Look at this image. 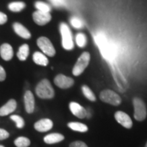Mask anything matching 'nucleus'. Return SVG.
I'll use <instances>...</instances> for the list:
<instances>
[{"mask_svg":"<svg viewBox=\"0 0 147 147\" xmlns=\"http://www.w3.org/2000/svg\"><path fill=\"white\" fill-rule=\"evenodd\" d=\"M82 91L86 98L88 99L89 100L91 101V102H94V101L96 100V97H95V94L91 91V89L89 87H87V85L82 86Z\"/></svg>","mask_w":147,"mask_h":147,"instance_id":"24","label":"nucleus"},{"mask_svg":"<svg viewBox=\"0 0 147 147\" xmlns=\"http://www.w3.org/2000/svg\"><path fill=\"white\" fill-rule=\"evenodd\" d=\"M37 45L44 53V54L47 55L48 56L53 57L56 53L52 42L49 38H46V37L42 36L38 38L37 40Z\"/></svg>","mask_w":147,"mask_h":147,"instance_id":"7","label":"nucleus"},{"mask_svg":"<svg viewBox=\"0 0 147 147\" xmlns=\"http://www.w3.org/2000/svg\"><path fill=\"white\" fill-rule=\"evenodd\" d=\"M69 110L74 115L80 119H84L86 117V109L77 102H71L69 103Z\"/></svg>","mask_w":147,"mask_h":147,"instance_id":"14","label":"nucleus"},{"mask_svg":"<svg viewBox=\"0 0 147 147\" xmlns=\"http://www.w3.org/2000/svg\"><path fill=\"white\" fill-rule=\"evenodd\" d=\"M26 5L23 1H14L9 3L8 8L9 10L14 12H18L23 10L25 8Z\"/></svg>","mask_w":147,"mask_h":147,"instance_id":"22","label":"nucleus"},{"mask_svg":"<svg viewBox=\"0 0 147 147\" xmlns=\"http://www.w3.org/2000/svg\"><path fill=\"white\" fill-rule=\"evenodd\" d=\"M6 78V73L3 67L1 65H0V82H2L5 80Z\"/></svg>","mask_w":147,"mask_h":147,"instance_id":"31","label":"nucleus"},{"mask_svg":"<svg viewBox=\"0 0 147 147\" xmlns=\"http://www.w3.org/2000/svg\"><path fill=\"white\" fill-rule=\"evenodd\" d=\"M100 100L113 106H119L121 103V98L115 91L110 89L104 90L100 93Z\"/></svg>","mask_w":147,"mask_h":147,"instance_id":"6","label":"nucleus"},{"mask_svg":"<svg viewBox=\"0 0 147 147\" xmlns=\"http://www.w3.org/2000/svg\"><path fill=\"white\" fill-rule=\"evenodd\" d=\"M60 32L62 36V46L65 50L70 51L74 49V42L71 30L67 24L65 23H61Z\"/></svg>","mask_w":147,"mask_h":147,"instance_id":"3","label":"nucleus"},{"mask_svg":"<svg viewBox=\"0 0 147 147\" xmlns=\"http://www.w3.org/2000/svg\"><path fill=\"white\" fill-rule=\"evenodd\" d=\"M29 54V47L28 45L25 44L21 46L17 53V57L20 61H25L28 57Z\"/></svg>","mask_w":147,"mask_h":147,"instance_id":"20","label":"nucleus"},{"mask_svg":"<svg viewBox=\"0 0 147 147\" xmlns=\"http://www.w3.org/2000/svg\"><path fill=\"white\" fill-rule=\"evenodd\" d=\"M24 102H25V110L27 113L32 114L35 109V99L32 91H27L24 95Z\"/></svg>","mask_w":147,"mask_h":147,"instance_id":"12","label":"nucleus"},{"mask_svg":"<svg viewBox=\"0 0 147 147\" xmlns=\"http://www.w3.org/2000/svg\"><path fill=\"white\" fill-rule=\"evenodd\" d=\"M9 136H10V134L6 130L0 128V140L7 139Z\"/></svg>","mask_w":147,"mask_h":147,"instance_id":"30","label":"nucleus"},{"mask_svg":"<svg viewBox=\"0 0 147 147\" xmlns=\"http://www.w3.org/2000/svg\"><path fill=\"white\" fill-rule=\"evenodd\" d=\"M51 1L53 3V4L55 5H62L64 3V0H51Z\"/></svg>","mask_w":147,"mask_h":147,"instance_id":"33","label":"nucleus"},{"mask_svg":"<svg viewBox=\"0 0 147 147\" xmlns=\"http://www.w3.org/2000/svg\"><path fill=\"white\" fill-rule=\"evenodd\" d=\"M86 112H87V114H86V117L88 119H90L92 116V112L90 108H88L87 110H86Z\"/></svg>","mask_w":147,"mask_h":147,"instance_id":"34","label":"nucleus"},{"mask_svg":"<svg viewBox=\"0 0 147 147\" xmlns=\"http://www.w3.org/2000/svg\"><path fill=\"white\" fill-rule=\"evenodd\" d=\"M70 23L76 29H81L84 26L83 21L80 18L77 17V16H74V17L71 18Z\"/></svg>","mask_w":147,"mask_h":147,"instance_id":"28","label":"nucleus"},{"mask_svg":"<svg viewBox=\"0 0 147 147\" xmlns=\"http://www.w3.org/2000/svg\"><path fill=\"white\" fill-rule=\"evenodd\" d=\"M95 41H96L97 45H98L99 49H100L101 53L104 59L107 60H111L113 59L112 57L115 56V54L113 53L114 49L111 47V45L107 38L102 33H98L95 36Z\"/></svg>","mask_w":147,"mask_h":147,"instance_id":"1","label":"nucleus"},{"mask_svg":"<svg viewBox=\"0 0 147 147\" xmlns=\"http://www.w3.org/2000/svg\"><path fill=\"white\" fill-rule=\"evenodd\" d=\"M36 93L41 99H52L55 96L54 89L47 79H43L38 84L36 88Z\"/></svg>","mask_w":147,"mask_h":147,"instance_id":"2","label":"nucleus"},{"mask_svg":"<svg viewBox=\"0 0 147 147\" xmlns=\"http://www.w3.org/2000/svg\"><path fill=\"white\" fill-rule=\"evenodd\" d=\"M53 121L49 119H42L34 124V128L39 132H46L52 129Z\"/></svg>","mask_w":147,"mask_h":147,"instance_id":"13","label":"nucleus"},{"mask_svg":"<svg viewBox=\"0 0 147 147\" xmlns=\"http://www.w3.org/2000/svg\"><path fill=\"white\" fill-rule=\"evenodd\" d=\"M10 119H12L14 122H15L16 127L18 129H22L23 128V127L25 126V121L24 119L22 118L21 117L18 115H11Z\"/></svg>","mask_w":147,"mask_h":147,"instance_id":"27","label":"nucleus"},{"mask_svg":"<svg viewBox=\"0 0 147 147\" xmlns=\"http://www.w3.org/2000/svg\"><path fill=\"white\" fill-rule=\"evenodd\" d=\"M69 147H88L87 144L82 141H74L69 144Z\"/></svg>","mask_w":147,"mask_h":147,"instance_id":"29","label":"nucleus"},{"mask_svg":"<svg viewBox=\"0 0 147 147\" xmlns=\"http://www.w3.org/2000/svg\"><path fill=\"white\" fill-rule=\"evenodd\" d=\"M13 29L14 32L24 39H29L31 38V33L24 25L19 23H14L13 24Z\"/></svg>","mask_w":147,"mask_h":147,"instance_id":"17","label":"nucleus"},{"mask_svg":"<svg viewBox=\"0 0 147 147\" xmlns=\"http://www.w3.org/2000/svg\"><path fill=\"white\" fill-rule=\"evenodd\" d=\"M145 147H147V142H146V145H145Z\"/></svg>","mask_w":147,"mask_h":147,"instance_id":"36","label":"nucleus"},{"mask_svg":"<svg viewBox=\"0 0 147 147\" xmlns=\"http://www.w3.org/2000/svg\"><path fill=\"white\" fill-rule=\"evenodd\" d=\"M33 19L37 25L43 26L51 21V15L50 13L37 10L33 14Z\"/></svg>","mask_w":147,"mask_h":147,"instance_id":"11","label":"nucleus"},{"mask_svg":"<svg viewBox=\"0 0 147 147\" xmlns=\"http://www.w3.org/2000/svg\"><path fill=\"white\" fill-rule=\"evenodd\" d=\"M133 104L134 107V118L138 121H144L147 115L146 104L144 101L139 97H135L133 100Z\"/></svg>","mask_w":147,"mask_h":147,"instance_id":"4","label":"nucleus"},{"mask_svg":"<svg viewBox=\"0 0 147 147\" xmlns=\"http://www.w3.org/2000/svg\"><path fill=\"white\" fill-rule=\"evenodd\" d=\"M69 128L71 130L78 132H87L88 131V127L85 124L79 122H70L67 124Z\"/></svg>","mask_w":147,"mask_h":147,"instance_id":"21","label":"nucleus"},{"mask_svg":"<svg viewBox=\"0 0 147 147\" xmlns=\"http://www.w3.org/2000/svg\"><path fill=\"white\" fill-rule=\"evenodd\" d=\"M16 106H17V104H16V100L14 99H11L6 104L0 108V116L4 117V116L10 115L16 110Z\"/></svg>","mask_w":147,"mask_h":147,"instance_id":"15","label":"nucleus"},{"mask_svg":"<svg viewBox=\"0 0 147 147\" xmlns=\"http://www.w3.org/2000/svg\"><path fill=\"white\" fill-rule=\"evenodd\" d=\"M35 6L38 9V10L40 11V12L50 13L51 10V7L50 6V5L45 2H43V1H36V3H35Z\"/></svg>","mask_w":147,"mask_h":147,"instance_id":"25","label":"nucleus"},{"mask_svg":"<svg viewBox=\"0 0 147 147\" xmlns=\"http://www.w3.org/2000/svg\"><path fill=\"white\" fill-rule=\"evenodd\" d=\"M55 84L61 89H68L73 86L74 81L70 77L63 74H58L54 79Z\"/></svg>","mask_w":147,"mask_h":147,"instance_id":"9","label":"nucleus"},{"mask_svg":"<svg viewBox=\"0 0 147 147\" xmlns=\"http://www.w3.org/2000/svg\"><path fill=\"white\" fill-rule=\"evenodd\" d=\"M33 60L34 63L37 65H40L42 66H47L49 64V59L47 57V56L40 52H35L33 55Z\"/></svg>","mask_w":147,"mask_h":147,"instance_id":"19","label":"nucleus"},{"mask_svg":"<svg viewBox=\"0 0 147 147\" xmlns=\"http://www.w3.org/2000/svg\"><path fill=\"white\" fill-rule=\"evenodd\" d=\"M0 147H4L3 146V145H0Z\"/></svg>","mask_w":147,"mask_h":147,"instance_id":"35","label":"nucleus"},{"mask_svg":"<svg viewBox=\"0 0 147 147\" xmlns=\"http://www.w3.org/2000/svg\"><path fill=\"white\" fill-rule=\"evenodd\" d=\"M87 37L82 33H78L76 36V42L80 48H83L87 45Z\"/></svg>","mask_w":147,"mask_h":147,"instance_id":"26","label":"nucleus"},{"mask_svg":"<svg viewBox=\"0 0 147 147\" xmlns=\"http://www.w3.org/2000/svg\"><path fill=\"white\" fill-rule=\"evenodd\" d=\"M115 118L116 121L127 129H130L132 127L133 122H132L131 118L127 114L123 111H117L115 114Z\"/></svg>","mask_w":147,"mask_h":147,"instance_id":"10","label":"nucleus"},{"mask_svg":"<svg viewBox=\"0 0 147 147\" xmlns=\"http://www.w3.org/2000/svg\"><path fill=\"white\" fill-rule=\"evenodd\" d=\"M0 55L5 61H10L13 57L14 51L12 47L8 43L3 44L0 47Z\"/></svg>","mask_w":147,"mask_h":147,"instance_id":"16","label":"nucleus"},{"mask_svg":"<svg viewBox=\"0 0 147 147\" xmlns=\"http://www.w3.org/2000/svg\"><path fill=\"white\" fill-rule=\"evenodd\" d=\"M7 21H8V17H7L6 14L3 13V12H0V25H3Z\"/></svg>","mask_w":147,"mask_h":147,"instance_id":"32","label":"nucleus"},{"mask_svg":"<svg viewBox=\"0 0 147 147\" xmlns=\"http://www.w3.org/2000/svg\"><path fill=\"white\" fill-rule=\"evenodd\" d=\"M90 61V54L88 52H84L79 57L76 64L73 67L72 73L74 76H80L83 72Z\"/></svg>","mask_w":147,"mask_h":147,"instance_id":"5","label":"nucleus"},{"mask_svg":"<svg viewBox=\"0 0 147 147\" xmlns=\"http://www.w3.org/2000/svg\"><path fill=\"white\" fill-rule=\"evenodd\" d=\"M113 73L115 82H117V85L120 89V91H125L128 88V82L125 78V77L123 76L122 74H121L118 67L114 65H113Z\"/></svg>","mask_w":147,"mask_h":147,"instance_id":"8","label":"nucleus"},{"mask_svg":"<svg viewBox=\"0 0 147 147\" xmlns=\"http://www.w3.org/2000/svg\"><path fill=\"white\" fill-rule=\"evenodd\" d=\"M63 140V135L59 133H53L46 136L44 138V142L48 144H53L61 142Z\"/></svg>","mask_w":147,"mask_h":147,"instance_id":"18","label":"nucleus"},{"mask_svg":"<svg viewBox=\"0 0 147 147\" xmlns=\"http://www.w3.org/2000/svg\"><path fill=\"white\" fill-rule=\"evenodd\" d=\"M31 144V141L26 137H18L14 140V144L16 147H28Z\"/></svg>","mask_w":147,"mask_h":147,"instance_id":"23","label":"nucleus"}]
</instances>
